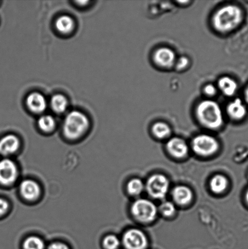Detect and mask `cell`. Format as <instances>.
<instances>
[{
    "label": "cell",
    "instance_id": "cell-1",
    "mask_svg": "<svg viewBox=\"0 0 248 249\" xmlns=\"http://www.w3.org/2000/svg\"><path fill=\"white\" fill-rule=\"evenodd\" d=\"M244 15L236 5L228 4L215 12L212 19L214 28L218 33L226 34L234 30L242 23Z\"/></svg>",
    "mask_w": 248,
    "mask_h": 249
},
{
    "label": "cell",
    "instance_id": "cell-2",
    "mask_svg": "<svg viewBox=\"0 0 248 249\" xmlns=\"http://www.w3.org/2000/svg\"><path fill=\"white\" fill-rule=\"evenodd\" d=\"M196 113L200 123L206 128H219L224 123L222 108L217 102L206 99L197 106Z\"/></svg>",
    "mask_w": 248,
    "mask_h": 249
},
{
    "label": "cell",
    "instance_id": "cell-3",
    "mask_svg": "<svg viewBox=\"0 0 248 249\" xmlns=\"http://www.w3.org/2000/svg\"><path fill=\"white\" fill-rule=\"evenodd\" d=\"M89 126V121L82 112L73 111L66 117L63 133L67 138L74 140L83 135Z\"/></svg>",
    "mask_w": 248,
    "mask_h": 249
},
{
    "label": "cell",
    "instance_id": "cell-4",
    "mask_svg": "<svg viewBox=\"0 0 248 249\" xmlns=\"http://www.w3.org/2000/svg\"><path fill=\"white\" fill-rule=\"evenodd\" d=\"M131 212L137 220L143 223H150L157 216V209L149 200L140 199L133 202Z\"/></svg>",
    "mask_w": 248,
    "mask_h": 249
},
{
    "label": "cell",
    "instance_id": "cell-5",
    "mask_svg": "<svg viewBox=\"0 0 248 249\" xmlns=\"http://www.w3.org/2000/svg\"><path fill=\"white\" fill-rule=\"evenodd\" d=\"M193 148L198 155L208 156L213 155L218 150L219 145L217 140L208 134H200L193 139Z\"/></svg>",
    "mask_w": 248,
    "mask_h": 249
},
{
    "label": "cell",
    "instance_id": "cell-6",
    "mask_svg": "<svg viewBox=\"0 0 248 249\" xmlns=\"http://www.w3.org/2000/svg\"><path fill=\"white\" fill-rule=\"evenodd\" d=\"M169 188V182L163 175H154L148 179L147 191L154 198L162 199L166 196Z\"/></svg>",
    "mask_w": 248,
    "mask_h": 249
},
{
    "label": "cell",
    "instance_id": "cell-7",
    "mask_svg": "<svg viewBox=\"0 0 248 249\" xmlns=\"http://www.w3.org/2000/svg\"><path fill=\"white\" fill-rule=\"evenodd\" d=\"M123 243L126 249H146L148 245L145 234L136 229L126 231L123 235Z\"/></svg>",
    "mask_w": 248,
    "mask_h": 249
},
{
    "label": "cell",
    "instance_id": "cell-8",
    "mask_svg": "<svg viewBox=\"0 0 248 249\" xmlns=\"http://www.w3.org/2000/svg\"><path fill=\"white\" fill-rule=\"evenodd\" d=\"M18 177V169L16 163L9 159L0 161V184L10 185L14 184Z\"/></svg>",
    "mask_w": 248,
    "mask_h": 249
},
{
    "label": "cell",
    "instance_id": "cell-9",
    "mask_svg": "<svg viewBox=\"0 0 248 249\" xmlns=\"http://www.w3.org/2000/svg\"><path fill=\"white\" fill-rule=\"evenodd\" d=\"M153 59L158 67L163 69H170L176 64L177 58L176 53L171 49L162 47L155 51Z\"/></svg>",
    "mask_w": 248,
    "mask_h": 249
},
{
    "label": "cell",
    "instance_id": "cell-10",
    "mask_svg": "<svg viewBox=\"0 0 248 249\" xmlns=\"http://www.w3.org/2000/svg\"><path fill=\"white\" fill-rule=\"evenodd\" d=\"M167 149L170 154L174 157H184L188 152V146L186 142L179 138H173L167 143Z\"/></svg>",
    "mask_w": 248,
    "mask_h": 249
},
{
    "label": "cell",
    "instance_id": "cell-11",
    "mask_svg": "<svg viewBox=\"0 0 248 249\" xmlns=\"http://www.w3.org/2000/svg\"><path fill=\"white\" fill-rule=\"evenodd\" d=\"M26 104L31 111L37 114L43 113L47 107L45 97L39 92H33L29 94Z\"/></svg>",
    "mask_w": 248,
    "mask_h": 249
},
{
    "label": "cell",
    "instance_id": "cell-12",
    "mask_svg": "<svg viewBox=\"0 0 248 249\" xmlns=\"http://www.w3.org/2000/svg\"><path fill=\"white\" fill-rule=\"evenodd\" d=\"M19 147V141L17 136L7 135L0 139V155H11L16 152Z\"/></svg>",
    "mask_w": 248,
    "mask_h": 249
},
{
    "label": "cell",
    "instance_id": "cell-13",
    "mask_svg": "<svg viewBox=\"0 0 248 249\" xmlns=\"http://www.w3.org/2000/svg\"><path fill=\"white\" fill-rule=\"evenodd\" d=\"M19 190L24 198L31 201L38 198L40 194V187L33 180H23L19 186Z\"/></svg>",
    "mask_w": 248,
    "mask_h": 249
},
{
    "label": "cell",
    "instance_id": "cell-14",
    "mask_svg": "<svg viewBox=\"0 0 248 249\" xmlns=\"http://www.w3.org/2000/svg\"><path fill=\"white\" fill-rule=\"evenodd\" d=\"M227 113L231 118L235 121L241 120L247 115V109L241 99H235L227 107Z\"/></svg>",
    "mask_w": 248,
    "mask_h": 249
},
{
    "label": "cell",
    "instance_id": "cell-15",
    "mask_svg": "<svg viewBox=\"0 0 248 249\" xmlns=\"http://www.w3.org/2000/svg\"><path fill=\"white\" fill-rule=\"evenodd\" d=\"M172 196L177 203L186 205L189 204L193 198V193L188 187L180 185L173 190Z\"/></svg>",
    "mask_w": 248,
    "mask_h": 249
},
{
    "label": "cell",
    "instance_id": "cell-16",
    "mask_svg": "<svg viewBox=\"0 0 248 249\" xmlns=\"http://www.w3.org/2000/svg\"><path fill=\"white\" fill-rule=\"evenodd\" d=\"M217 88L225 96H232L237 91L238 85L231 77L223 76L218 80Z\"/></svg>",
    "mask_w": 248,
    "mask_h": 249
},
{
    "label": "cell",
    "instance_id": "cell-17",
    "mask_svg": "<svg viewBox=\"0 0 248 249\" xmlns=\"http://www.w3.org/2000/svg\"><path fill=\"white\" fill-rule=\"evenodd\" d=\"M55 27L60 33L69 34L74 29V22L71 17L69 16H61L56 21Z\"/></svg>",
    "mask_w": 248,
    "mask_h": 249
},
{
    "label": "cell",
    "instance_id": "cell-18",
    "mask_svg": "<svg viewBox=\"0 0 248 249\" xmlns=\"http://www.w3.org/2000/svg\"><path fill=\"white\" fill-rule=\"evenodd\" d=\"M228 185L227 178L222 175H217L214 177L210 182L211 190L215 194H221L225 191Z\"/></svg>",
    "mask_w": 248,
    "mask_h": 249
},
{
    "label": "cell",
    "instance_id": "cell-19",
    "mask_svg": "<svg viewBox=\"0 0 248 249\" xmlns=\"http://www.w3.org/2000/svg\"><path fill=\"white\" fill-rule=\"evenodd\" d=\"M67 100L62 94H56L50 101L51 108L57 113H62L67 109Z\"/></svg>",
    "mask_w": 248,
    "mask_h": 249
},
{
    "label": "cell",
    "instance_id": "cell-20",
    "mask_svg": "<svg viewBox=\"0 0 248 249\" xmlns=\"http://www.w3.org/2000/svg\"><path fill=\"white\" fill-rule=\"evenodd\" d=\"M152 131L157 138L165 139L167 138L171 133V129L166 123L164 122H158L152 126Z\"/></svg>",
    "mask_w": 248,
    "mask_h": 249
},
{
    "label": "cell",
    "instance_id": "cell-21",
    "mask_svg": "<svg viewBox=\"0 0 248 249\" xmlns=\"http://www.w3.org/2000/svg\"><path fill=\"white\" fill-rule=\"evenodd\" d=\"M38 126L41 130L45 132H50L53 130L55 126V121L52 116L45 115L41 116L38 120Z\"/></svg>",
    "mask_w": 248,
    "mask_h": 249
},
{
    "label": "cell",
    "instance_id": "cell-22",
    "mask_svg": "<svg viewBox=\"0 0 248 249\" xmlns=\"http://www.w3.org/2000/svg\"><path fill=\"white\" fill-rule=\"evenodd\" d=\"M45 243L37 236H30L24 241V249H45Z\"/></svg>",
    "mask_w": 248,
    "mask_h": 249
},
{
    "label": "cell",
    "instance_id": "cell-23",
    "mask_svg": "<svg viewBox=\"0 0 248 249\" xmlns=\"http://www.w3.org/2000/svg\"><path fill=\"white\" fill-rule=\"evenodd\" d=\"M144 187V184L142 180L139 179H133L129 182L127 189L131 195L137 196L142 194Z\"/></svg>",
    "mask_w": 248,
    "mask_h": 249
},
{
    "label": "cell",
    "instance_id": "cell-24",
    "mask_svg": "<svg viewBox=\"0 0 248 249\" xmlns=\"http://www.w3.org/2000/svg\"><path fill=\"white\" fill-rule=\"evenodd\" d=\"M120 245V240L115 235H108L103 240V246L106 249H116Z\"/></svg>",
    "mask_w": 248,
    "mask_h": 249
},
{
    "label": "cell",
    "instance_id": "cell-25",
    "mask_svg": "<svg viewBox=\"0 0 248 249\" xmlns=\"http://www.w3.org/2000/svg\"><path fill=\"white\" fill-rule=\"evenodd\" d=\"M160 211L165 216H171L176 212V207L171 202L165 201L163 202L160 206Z\"/></svg>",
    "mask_w": 248,
    "mask_h": 249
},
{
    "label": "cell",
    "instance_id": "cell-26",
    "mask_svg": "<svg viewBox=\"0 0 248 249\" xmlns=\"http://www.w3.org/2000/svg\"><path fill=\"white\" fill-rule=\"evenodd\" d=\"M189 65V58L185 56H182L181 57L176 60L175 67L178 71H183L186 69Z\"/></svg>",
    "mask_w": 248,
    "mask_h": 249
},
{
    "label": "cell",
    "instance_id": "cell-27",
    "mask_svg": "<svg viewBox=\"0 0 248 249\" xmlns=\"http://www.w3.org/2000/svg\"><path fill=\"white\" fill-rule=\"evenodd\" d=\"M204 94L208 97H212L217 93V87L212 84L206 85L203 88Z\"/></svg>",
    "mask_w": 248,
    "mask_h": 249
},
{
    "label": "cell",
    "instance_id": "cell-28",
    "mask_svg": "<svg viewBox=\"0 0 248 249\" xmlns=\"http://www.w3.org/2000/svg\"><path fill=\"white\" fill-rule=\"evenodd\" d=\"M9 205L6 200L0 198V216H3L8 211Z\"/></svg>",
    "mask_w": 248,
    "mask_h": 249
},
{
    "label": "cell",
    "instance_id": "cell-29",
    "mask_svg": "<svg viewBox=\"0 0 248 249\" xmlns=\"http://www.w3.org/2000/svg\"><path fill=\"white\" fill-rule=\"evenodd\" d=\"M48 249H69L67 245L62 243H54L51 244Z\"/></svg>",
    "mask_w": 248,
    "mask_h": 249
},
{
    "label": "cell",
    "instance_id": "cell-30",
    "mask_svg": "<svg viewBox=\"0 0 248 249\" xmlns=\"http://www.w3.org/2000/svg\"><path fill=\"white\" fill-rule=\"evenodd\" d=\"M245 99H246V101H247V102L248 103V87H247V89H246V90H245Z\"/></svg>",
    "mask_w": 248,
    "mask_h": 249
},
{
    "label": "cell",
    "instance_id": "cell-31",
    "mask_svg": "<svg viewBox=\"0 0 248 249\" xmlns=\"http://www.w3.org/2000/svg\"><path fill=\"white\" fill-rule=\"evenodd\" d=\"M246 200H247V203L248 204V191L247 192V194H246Z\"/></svg>",
    "mask_w": 248,
    "mask_h": 249
}]
</instances>
